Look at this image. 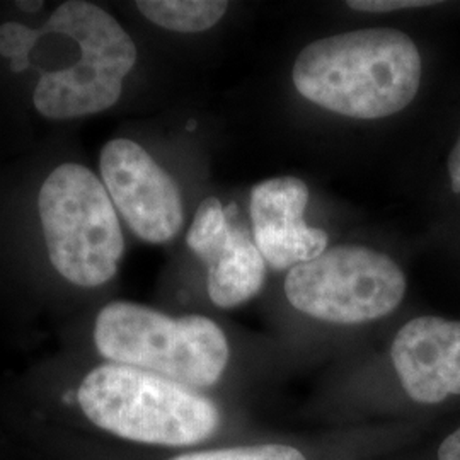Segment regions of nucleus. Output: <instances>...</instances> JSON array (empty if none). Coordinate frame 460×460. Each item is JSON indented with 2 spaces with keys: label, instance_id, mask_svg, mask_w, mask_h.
Wrapping results in <instances>:
<instances>
[{
  "label": "nucleus",
  "instance_id": "f257e3e1",
  "mask_svg": "<svg viewBox=\"0 0 460 460\" xmlns=\"http://www.w3.org/2000/svg\"><path fill=\"white\" fill-rule=\"evenodd\" d=\"M296 91L314 104L357 119L410 106L421 84V55L397 30H360L311 43L292 70Z\"/></svg>",
  "mask_w": 460,
  "mask_h": 460
},
{
  "label": "nucleus",
  "instance_id": "f03ea898",
  "mask_svg": "<svg viewBox=\"0 0 460 460\" xmlns=\"http://www.w3.org/2000/svg\"><path fill=\"white\" fill-rule=\"evenodd\" d=\"M79 404L96 427L140 444H198L220 423V412L205 395L118 363L98 367L84 378Z\"/></svg>",
  "mask_w": 460,
  "mask_h": 460
},
{
  "label": "nucleus",
  "instance_id": "7ed1b4c3",
  "mask_svg": "<svg viewBox=\"0 0 460 460\" xmlns=\"http://www.w3.org/2000/svg\"><path fill=\"white\" fill-rule=\"evenodd\" d=\"M94 341L104 358L190 389L214 385L229 362L227 338L214 321L174 319L130 302H113L99 313Z\"/></svg>",
  "mask_w": 460,
  "mask_h": 460
},
{
  "label": "nucleus",
  "instance_id": "20e7f679",
  "mask_svg": "<svg viewBox=\"0 0 460 460\" xmlns=\"http://www.w3.org/2000/svg\"><path fill=\"white\" fill-rule=\"evenodd\" d=\"M38 210L49 263L66 281L94 288L115 277L125 251L123 232L93 171L72 163L53 169L40 190Z\"/></svg>",
  "mask_w": 460,
  "mask_h": 460
},
{
  "label": "nucleus",
  "instance_id": "39448f33",
  "mask_svg": "<svg viewBox=\"0 0 460 460\" xmlns=\"http://www.w3.org/2000/svg\"><path fill=\"white\" fill-rule=\"evenodd\" d=\"M41 33L62 34L81 49L77 64L40 79L33 102L41 115L74 119L115 106L137 62L135 43L115 17L96 4L68 0L53 13Z\"/></svg>",
  "mask_w": 460,
  "mask_h": 460
},
{
  "label": "nucleus",
  "instance_id": "423d86ee",
  "mask_svg": "<svg viewBox=\"0 0 460 460\" xmlns=\"http://www.w3.org/2000/svg\"><path fill=\"white\" fill-rule=\"evenodd\" d=\"M296 311L334 324H362L393 313L406 294V277L384 252L338 246L296 264L285 279Z\"/></svg>",
  "mask_w": 460,
  "mask_h": 460
},
{
  "label": "nucleus",
  "instance_id": "0eeeda50",
  "mask_svg": "<svg viewBox=\"0 0 460 460\" xmlns=\"http://www.w3.org/2000/svg\"><path fill=\"white\" fill-rule=\"evenodd\" d=\"M99 169L115 208L142 241L163 244L178 235L184 222L180 188L146 148L111 140L101 150Z\"/></svg>",
  "mask_w": 460,
  "mask_h": 460
},
{
  "label": "nucleus",
  "instance_id": "6e6552de",
  "mask_svg": "<svg viewBox=\"0 0 460 460\" xmlns=\"http://www.w3.org/2000/svg\"><path fill=\"white\" fill-rule=\"evenodd\" d=\"M188 246L208 266V296L222 309L235 307L263 288L264 258L243 227H232L217 198L203 199L188 232Z\"/></svg>",
  "mask_w": 460,
  "mask_h": 460
},
{
  "label": "nucleus",
  "instance_id": "1a4fd4ad",
  "mask_svg": "<svg viewBox=\"0 0 460 460\" xmlns=\"http://www.w3.org/2000/svg\"><path fill=\"white\" fill-rule=\"evenodd\" d=\"M309 188L292 176L260 182L251 191L254 243L277 270L313 261L328 247V234L304 222Z\"/></svg>",
  "mask_w": 460,
  "mask_h": 460
},
{
  "label": "nucleus",
  "instance_id": "9d476101",
  "mask_svg": "<svg viewBox=\"0 0 460 460\" xmlns=\"http://www.w3.org/2000/svg\"><path fill=\"white\" fill-rule=\"evenodd\" d=\"M391 357L412 401L437 404L460 395V321L412 319L395 334Z\"/></svg>",
  "mask_w": 460,
  "mask_h": 460
},
{
  "label": "nucleus",
  "instance_id": "9b49d317",
  "mask_svg": "<svg viewBox=\"0 0 460 460\" xmlns=\"http://www.w3.org/2000/svg\"><path fill=\"white\" fill-rule=\"evenodd\" d=\"M135 5L150 22L178 33L207 31L229 9V2L220 0H140Z\"/></svg>",
  "mask_w": 460,
  "mask_h": 460
},
{
  "label": "nucleus",
  "instance_id": "f8f14e48",
  "mask_svg": "<svg viewBox=\"0 0 460 460\" xmlns=\"http://www.w3.org/2000/svg\"><path fill=\"white\" fill-rule=\"evenodd\" d=\"M172 460H305V457L294 447L270 444L207 450L180 456Z\"/></svg>",
  "mask_w": 460,
  "mask_h": 460
},
{
  "label": "nucleus",
  "instance_id": "ddd939ff",
  "mask_svg": "<svg viewBox=\"0 0 460 460\" xmlns=\"http://www.w3.org/2000/svg\"><path fill=\"white\" fill-rule=\"evenodd\" d=\"M43 36L41 31L31 30L19 22H4L0 26V55L16 60L21 57H30L34 45Z\"/></svg>",
  "mask_w": 460,
  "mask_h": 460
},
{
  "label": "nucleus",
  "instance_id": "4468645a",
  "mask_svg": "<svg viewBox=\"0 0 460 460\" xmlns=\"http://www.w3.org/2000/svg\"><path fill=\"white\" fill-rule=\"evenodd\" d=\"M435 4L437 2H428V0H351L348 2L351 9L362 11V13H393L401 9L428 7Z\"/></svg>",
  "mask_w": 460,
  "mask_h": 460
},
{
  "label": "nucleus",
  "instance_id": "2eb2a0df",
  "mask_svg": "<svg viewBox=\"0 0 460 460\" xmlns=\"http://www.w3.org/2000/svg\"><path fill=\"white\" fill-rule=\"evenodd\" d=\"M438 460H460V428L450 433L440 445Z\"/></svg>",
  "mask_w": 460,
  "mask_h": 460
},
{
  "label": "nucleus",
  "instance_id": "dca6fc26",
  "mask_svg": "<svg viewBox=\"0 0 460 460\" xmlns=\"http://www.w3.org/2000/svg\"><path fill=\"white\" fill-rule=\"evenodd\" d=\"M448 174H450L452 190L456 193H460V137L448 157Z\"/></svg>",
  "mask_w": 460,
  "mask_h": 460
},
{
  "label": "nucleus",
  "instance_id": "f3484780",
  "mask_svg": "<svg viewBox=\"0 0 460 460\" xmlns=\"http://www.w3.org/2000/svg\"><path fill=\"white\" fill-rule=\"evenodd\" d=\"M28 66H30V57H21V58H16V60H11V70L14 74L24 72Z\"/></svg>",
  "mask_w": 460,
  "mask_h": 460
},
{
  "label": "nucleus",
  "instance_id": "a211bd4d",
  "mask_svg": "<svg viewBox=\"0 0 460 460\" xmlns=\"http://www.w3.org/2000/svg\"><path fill=\"white\" fill-rule=\"evenodd\" d=\"M17 7L21 9V11H24V13H36V11H40L41 7H43V2H38V0H34V2H16Z\"/></svg>",
  "mask_w": 460,
  "mask_h": 460
}]
</instances>
